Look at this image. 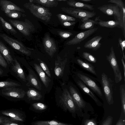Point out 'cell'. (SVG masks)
Segmentation results:
<instances>
[{"label": "cell", "mask_w": 125, "mask_h": 125, "mask_svg": "<svg viewBox=\"0 0 125 125\" xmlns=\"http://www.w3.org/2000/svg\"><path fill=\"white\" fill-rule=\"evenodd\" d=\"M23 6L34 16L42 21L48 22L51 19L52 14L47 8L32 2L26 3Z\"/></svg>", "instance_id": "cell-1"}, {"label": "cell", "mask_w": 125, "mask_h": 125, "mask_svg": "<svg viewBox=\"0 0 125 125\" xmlns=\"http://www.w3.org/2000/svg\"><path fill=\"white\" fill-rule=\"evenodd\" d=\"M10 22L20 32L25 36H28L35 30L34 25L27 19L24 21L9 19Z\"/></svg>", "instance_id": "cell-2"}, {"label": "cell", "mask_w": 125, "mask_h": 125, "mask_svg": "<svg viewBox=\"0 0 125 125\" xmlns=\"http://www.w3.org/2000/svg\"><path fill=\"white\" fill-rule=\"evenodd\" d=\"M101 82L107 103L109 105L113 104L114 101L111 80L105 73H103L101 75Z\"/></svg>", "instance_id": "cell-3"}, {"label": "cell", "mask_w": 125, "mask_h": 125, "mask_svg": "<svg viewBox=\"0 0 125 125\" xmlns=\"http://www.w3.org/2000/svg\"><path fill=\"white\" fill-rule=\"evenodd\" d=\"M0 36L13 49L26 56H29L31 54V50H33L32 49L26 47L21 42L5 34H0Z\"/></svg>", "instance_id": "cell-4"}, {"label": "cell", "mask_w": 125, "mask_h": 125, "mask_svg": "<svg viewBox=\"0 0 125 125\" xmlns=\"http://www.w3.org/2000/svg\"><path fill=\"white\" fill-rule=\"evenodd\" d=\"M1 96L5 98L13 99L23 98L26 96V92L20 87H13L0 89Z\"/></svg>", "instance_id": "cell-5"}, {"label": "cell", "mask_w": 125, "mask_h": 125, "mask_svg": "<svg viewBox=\"0 0 125 125\" xmlns=\"http://www.w3.org/2000/svg\"><path fill=\"white\" fill-rule=\"evenodd\" d=\"M60 101L65 110H68L72 114H75L78 109L70 93L67 89L64 90L60 96Z\"/></svg>", "instance_id": "cell-6"}, {"label": "cell", "mask_w": 125, "mask_h": 125, "mask_svg": "<svg viewBox=\"0 0 125 125\" xmlns=\"http://www.w3.org/2000/svg\"><path fill=\"white\" fill-rule=\"evenodd\" d=\"M106 58L113 69L115 82L118 83L122 80V77L113 46L111 47L110 54L106 55Z\"/></svg>", "instance_id": "cell-7"}, {"label": "cell", "mask_w": 125, "mask_h": 125, "mask_svg": "<svg viewBox=\"0 0 125 125\" xmlns=\"http://www.w3.org/2000/svg\"><path fill=\"white\" fill-rule=\"evenodd\" d=\"M61 9L66 13L81 20L85 18L89 19L94 17L96 14L94 11L91 12L75 8L63 7L61 8Z\"/></svg>", "instance_id": "cell-8"}, {"label": "cell", "mask_w": 125, "mask_h": 125, "mask_svg": "<svg viewBox=\"0 0 125 125\" xmlns=\"http://www.w3.org/2000/svg\"><path fill=\"white\" fill-rule=\"evenodd\" d=\"M9 72L19 81L26 83V79L24 71L19 61L15 57L14 61L9 65Z\"/></svg>", "instance_id": "cell-9"}, {"label": "cell", "mask_w": 125, "mask_h": 125, "mask_svg": "<svg viewBox=\"0 0 125 125\" xmlns=\"http://www.w3.org/2000/svg\"><path fill=\"white\" fill-rule=\"evenodd\" d=\"M119 7L116 4H110L103 5L98 7L97 9L108 15L115 16L117 17V21L119 22L121 20L122 17Z\"/></svg>", "instance_id": "cell-10"}, {"label": "cell", "mask_w": 125, "mask_h": 125, "mask_svg": "<svg viewBox=\"0 0 125 125\" xmlns=\"http://www.w3.org/2000/svg\"><path fill=\"white\" fill-rule=\"evenodd\" d=\"M98 28H93L81 32L75 37L67 42L66 44L68 45H74L80 44L81 42L94 34L98 30Z\"/></svg>", "instance_id": "cell-11"}, {"label": "cell", "mask_w": 125, "mask_h": 125, "mask_svg": "<svg viewBox=\"0 0 125 125\" xmlns=\"http://www.w3.org/2000/svg\"><path fill=\"white\" fill-rule=\"evenodd\" d=\"M43 44L46 52L52 57L57 49L54 40L49 35L46 34L43 39Z\"/></svg>", "instance_id": "cell-12"}, {"label": "cell", "mask_w": 125, "mask_h": 125, "mask_svg": "<svg viewBox=\"0 0 125 125\" xmlns=\"http://www.w3.org/2000/svg\"><path fill=\"white\" fill-rule=\"evenodd\" d=\"M77 75L80 79L85 85L90 88L99 96H102V93L100 88L94 81L83 74L78 73Z\"/></svg>", "instance_id": "cell-13"}, {"label": "cell", "mask_w": 125, "mask_h": 125, "mask_svg": "<svg viewBox=\"0 0 125 125\" xmlns=\"http://www.w3.org/2000/svg\"><path fill=\"white\" fill-rule=\"evenodd\" d=\"M70 93L78 110H82L86 106V103L77 90L70 86L69 87Z\"/></svg>", "instance_id": "cell-14"}, {"label": "cell", "mask_w": 125, "mask_h": 125, "mask_svg": "<svg viewBox=\"0 0 125 125\" xmlns=\"http://www.w3.org/2000/svg\"><path fill=\"white\" fill-rule=\"evenodd\" d=\"M0 7L2 10L4 12L8 11H15L25 12L24 10L21 8L10 1L0 0Z\"/></svg>", "instance_id": "cell-15"}, {"label": "cell", "mask_w": 125, "mask_h": 125, "mask_svg": "<svg viewBox=\"0 0 125 125\" xmlns=\"http://www.w3.org/2000/svg\"><path fill=\"white\" fill-rule=\"evenodd\" d=\"M67 62V58L62 59L60 57L58 56L57 60L55 61L54 69L55 74L57 77L62 75Z\"/></svg>", "instance_id": "cell-16"}, {"label": "cell", "mask_w": 125, "mask_h": 125, "mask_svg": "<svg viewBox=\"0 0 125 125\" xmlns=\"http://www.w3.org/2000/svg\"><path fill=\"white\" fill-rule=\"evenodd\" d=\"M102 38V37L100 35L95 36L86 42L84 47L86 48L96 51L101 46V44L100 41Z\"/></svg>", "instance_id": "cell-17"}, {"label": "cell", "mask_w": 125, "mask_h": 125, "mask_svg": "<svg viewBox=\"0 0 125 125\" xmlns=\"http://www.w3.org/2000/svg\"><path fill=\"white\" fill-rule=\"evenodd\" d=\"M0 52L9 66L14 61L15 57L12 56L9 49L0 40Z\"/></svg>", "instance_id": "cell-18"}, {"label": "cell", "mask_w": 125, "mask_h": 125, "mask_svg": "<svg viewBox=\"0 0 125 125\" xmlns=\"http://www.w3.org/2000/svg\"><path fill=\"white\" fill-rule=\"evenodd\" d=\"M77 83L79 87L85 93L90 97L94 101L96 104L99 106H102V103L98 98L82 81L78 80Z\"/></svg>", "instance_id": "cell-19"}, {"label": "cell", "mask_w": 125, "mask_h": 125, "mask_svg": "<svg viewBox=\"0 0 125 125\" xmlns=\"http://www.w3.org/2000/svg\"><path fill=\"white\" fill-rule=\"evenodd\" d=\"M31 69H29V74L26 78L27 82L26 85H32L39 90H41V85L35 75Z\"/></svg>", "instance_id": "cell-20"}, {"label": "cell", "mask_w": 125, "mask_h": 125, "mask_svg": "<svg viewBox=\"0 0 125 125\" xmlns=\"http://www.w3.org/2000/svg\"><path fill=\"white\" fill-rule=\"evenodd\" d=\"M95 20L96 21V24H98L101 26L103 27L113 28L120 25V22L117 20L104 21L99 18V16L96 17Z\"/></svg>", "instance_id": "cell-21"}, {"label": "cell", "mask_w": 125, "mask_h": 125, "mask_svg": "<svg viewBox=\"0 0 125 125\" xmlns=\"http://www.w3.org/2000/svg\"><path fill=\"white\" fill-rule=\"evenodd\" d=\"M67 3L69 6L76 8L81 9H85L93 10H94V6L76 1L74 0H69L67 1Z\"/></svg>", "instance_id": "cell-22"}, {"label": "cell", "mask_w": 125, "mask_h": 125, "mask_svg": "<svg viewBox=\"0 0 125 125\" xmlns=\"http://www.w3.org/2000/svg\"><path fill=\"white\" fill-rule=\"evenodd\" d=\"M21 84L19 82L8 78L0 81V89L10 87H20Z\"/></svg>", "instance_id": "cell-23"}, {"label": "cell", "mask_w": 125, "mask_h": 125, "mask_svg": "<svg viewBox=\"0 0 125 125\" xmlns=\"http://www.w3.org/2000/svg\"><path fill=\"white\" fill-rule=\"evenodd\" d=\"M34 68L39 74L43 84L46 87H47L51 81L50 79L46 75L44 71L39 65L34 64Z\"/></svg>", "instance_id": "cell-24"}, {"label": "cell", "mask_w": 125, "mask_h": 125, "mask_svg": "<svg viewBox=\"0 0 125 125\" xmlns=\"http://www.w3.org/2000/svg\"><path fill=\"white\" fill-rule=\"evenodd\" d=\"M32 2L48 8L56 7L58 4L57 0H33Z\"/></svg>", "instance_id": "cell-25"}, {"label": "cell", "mask_w": 125, "mask_h": 125, "mask_svg": "<svg viewBox=\"0 0 125 125\" xmlns=\"http://www.w3.org/2000/svg\"><path fill=\"white\" fill-rule=\"evenodd\" d=\"M2 114L10 117L11 120L22 122L23 119L21 115L18 112L12 111H3Z\"/></svg>", "instance_id": "cell-26"}, {"label": "cell", "mask_w": 125, "mask_h": 125, "mask_svg": "<svg viewBox=\"0 0 125 125\" xmlns=\"http://www.w3.org/2000/svg\"><path fill=\"white\" fill-rule=\"evenodd\" d=\"M82 22L80 25L79 28L81 30L90 29L93 28L94 25L96 24V21L94 20L85 18L81 20Z\"/></svg>", "instance_id": "cell-27"}, {"label": "cell", "mask_w": 125, "mask_h": 125, "mask_svg": "<svg viewBox=\"0 0 125 125\" xmlns=\"http://www.w3.org/2000/svg\"><path fill=\"white\" fill-rule=\"evenodd\" d=\"M26 95L28 98L33 100H39L42 97L40 92L33 88H29L26 92Z\"/></svg>", "instance_id": "cell-28"}, {"label": "cell", "mask_w": 125, "mask_h": 125, "mask_svg": "<svg viewBox=\"0 0 125 125\" xmlns=\"http://www.w3.org/2000/svg\"><path fill=\"white\" fill-rule=\"evenodd\" d=\"M33 125H73V124L59 122L55 120L36 121L33 123Z\"/></svg>", "instance_id": "cell-29"}, {"label": "cell", "mask_w": 125, "mask_h": 125, "mask_svg": "<svg viewBox=\"0 0 125 125\" xmlns=\"http://www.w3.org/2000/svg\"><path fill=\"white\" fill-rule=\"evenodd\" d=\"M77 61L78 64L83 68L93 74L96 75L94 67L92 64L85 62L79 59L77 60Z\"/></svg>", "instance_id": "cell-30"}, {"label": "cell", "mask_w": 125, "mask_h": 125, "mask_svg": "<svg viewBox=\"0 0 125 125\" xmlns=\"http://www.w3.org/2000/svg\"><path fill=\"white\" fill-rule=\"evenodd\" d=\"M108 2L113 3L118 5L122 10L123 12V27L124 32L125 30V7L123 1L121 0H110Z\"/></svg>", "instance_id": "cell-31"}, {"label": "cell", "mask_w": 125, "mask_h": 125, "mask_svg": "<svg viewBox=\"0 0 125 125\" xmlns=\"http://www.w3.org/2000/svg\"><path fill=\"white\" fill-rule=\"evenodd\" d=\"M120 97L122 108L124 115H125V85H120L119 88Z\"/></svg>", "instance_id": "cell-32"}, {"label": "cell", "mask_w": 125, "mask_h": 125, "mask_svg": "<svg viewBox=\"0 0 125 125\" xmlns=\"http://www.w3.org/2000/svg\"><path fill=\"white\" fill-rule=\"evenodd\" d=\"M0 21L2 26L6 30L13 34L17 33L16 31L12 26L1 16H0Z\"/></svg>", "instance_id": "cell-33"}, {"label": "cell", "mask_w": 125, "mask_h": 125, "mask_svg": "<svg viewBox=\"0 0 125 125\" xmlns=\"http://www.w3.org/2000/svg\"><path fill=\"white\" fill-rule=\"evenodd\" d=\"M58 19L61 22L63 21H75L76 19L73 17L61 13L57 15Z\"/></svg>", "instance_id": "cell-34"}, {"label": "cell", "mask_w": 125, "mask_h": 125, "mask_svg": "<svg viewBox=\"0 0 125 125\" xmlns=\"http://www.w3.org/2000/svg\"><path fill=\"white\" fill-rule=\"evenodd\" d=\"M4 12L7 16L12 18H19L22 15L21 12L15 11H8Z\"/></svg>", "instance_id": "cell-35"}, {"label": "cell", "mask_w": 125, "mask_h": 125, "mask_svg": "<svg viewBox=\"0 0 125 125\" xmlns=\"http://www.w3.org/2000/svg\"><path fill=\"white\" fill-rule=\"evenodd\" d=\"M40 64V66L43 70L45 72L48 76L51 78V75L50 71L46 64L43 61L39 58L37 59Z\"/></svg>", "instance_id": "cell-36"}, {"label": "cell", "mask_w": 125, "mask_h": 125, "mask_svg": "<svg viewBox=\"0 0 125 125\" xmlns=\"http://www.w3.org/2000/svg\"><path fill=\"white\" fill-rule=\"evenodd\" d=\"M82 56L84 58L90 62L95 63L96 62V58L89 53L83 52L82 54Z\"/></svg>", "instance_id": "cell-37"}, {"label": "cell", "mask_w": 125, "mask_h": 125, "mask_svg": "<svg viewBox=\"0 0 125 125\" xmlns=\"http://www.w3.org/2000/svg\"><path fill=\"white\" fill-rule=\"evenodd\" d=\"M0 66L9 72V67L6 60L0 52Z\"/></svg>", "instance_id": "cell-38"}, {"label": "cell", "mask_w": 125, "mask_h": 125, "mask_svg": "<svg viewBox=\"0 0 125 125\" xmlns=\"http://www.w3.org/2000/svg\"><path fill=\"white\" fill-rule=\"evenodd\" d=\"M32 105L34 109L37 110H43L47 108V106L46 105L41 103H33L32 104Z\"/></svg>", "instance_id": "cell-39"}, {"label": "cell", "mask_w": 125, "mask_h": 125, "mask_svg": "<svg viewBox=\"0 0 125 125\" xmlns=\"http://www.w3.org/2000/svg\"><path fill=\"white\" fill-rule=\"evenodd\" d=\"M57 32L61 37L64 39L68 38L73 35L72 33L67 31H58Z\"/></svg>", "instance_id": "cell-40"}, {"label": "cell", "mask_w": 125, "mask_h": 125, "mask_svg": "<svg viewBox=\"0 0 125 125\" xmlns=\"http://www.w3.org/2000/svg\"><path fill=\"white\" fill-rule=\"evenodd\" d=\"M113 120L112 117L108 116L102 123L101 125H112Z\"/></svg>", "instance_id": "cell-41"}, {"label": "cell", "mask_w": 125, "mask_h": 125, "mask_svg": "<svg viewBox=\"0 0 125 125\" xmlns=\"http://www.w3.org/2000/svg\"><path fill=\"white\" fill-rule=\"evenodd\" d=\"M118 41L122 48V51L123 54V58L124 60L125 59V57L124 53V51L125 49V41L123 40L121 38L118 39Z\"/></svg>", "instance_id": "cell-42"}, {"label": "cell", "mask_w": 125, "mask_h": 125, "mask_svg": "<svg viewBox=\"0 0 125 125\" xmlns=\"http://www.w3.org/2000/svg\"><path fill=\"white\" fill-rule=\"evenodd\" d=\"M83 125H97V124L94 119H91L85 120Z\"/></svg>", "instance_id": "cell-43"}, {"label": "cell", "mask_w": 125, "mask_h": 125, "mask_svg": "<svg viewBox=\"0 0 125 125\" xmlns=\"http://www.w3.org/2000/svg\"><path fill=\"white\" fill-rule=\"evenodd\" d=\"M8 73L7 71L0 67V77L8 76Z\"/></svg>", "instance_id": "cell-44"}, {"label": "cell", "mask_w": 125, "mask_h": 125, "mask_svg": "<svg viewBox=\"0 0 125 125\" xmlns=\"http://www.w3.org/2000/svg\"><path fill=\"white\" fill-rule=\"evenodd\" d=\"M62 24L65 26H70L74 25L76 23L75 21H63L61 22Z\"/></svg>", "instance_id": "cell-45"}, {"label": "cell", "mask_w": 125, "mask_h": 125, "mask_svg": "<svg viewBox=\"0 0 125 125\" xmlns=\"http://www.w3.org/2000/svg\"><path fill=\"white\" fill-rule=\"evenodd\" d=\"M2 125H20L13 123L8 119L6 118Z\"/></svg>", "instance_id": "cell-46"}, {"label": "cell", "mask_w": 125, "mask_h": 125, "mask_svg": "<svg viewBox=\"0 0 125 125\" xmlns=\"http://www.w3.org/2000/svg\"><path fill=\"white\" fill-rule=\"evenodd\" d=\"M115 125H125V121L124 120L121 119L119 120Z\"/></svg>", "instance_id": "cell-47"}, {"label": "cell", "mask_w": 125, "mask_h": 125, "mask_svg": "<svg viewBox=\"0 0 125 125\" xmlns=\"http://www.w3.org/2000/svg\"><path fill=\"white\" fill-rule=\"evenodd\" d=\"M121 60L122 61V63L123 69L124 71V81H125V63L124 61V58L123 57H122L121 59Z\"/></svg>", "instance_id": "cell-48"}, {"label": "cell", "mask_w": 125, "mask_h": 125, "mask_svg": "<svg viewBox=\"0 0 125 125\" xmlns=\"http://www.w3.org/2000/svg\"><path fill=\"white\" fill-rule=\"evenodd\" d=\"M5 118L0 116V124L2 125L3 124Z\"/></svg>", "instance_id": "cell-49"}, {"label": "cell", "mask_w": 125, "mask_h": 125, "mask_svg": "<svg viewBox=\"0 0 125 125\" xmlns=\"http://www.w3.org/2000/svg\"><path fill=\"white\" fill-rule=\"evenodd\" d=\"M80 1L85 2H88L92 1V0H80Z\"/></svg>", "instance_id": "cell-50"}, {"label": "cell", "mask_w": 125, "mask_h": 125, "mask_svg": "<svg viewBox=\"0 0 125 125\" xmlns=\"http://www.w3.org/2000/svg\"><path fill=\"white\" fill-rule=\"evenodd\" d=\"M57 0L58 1H67V0Z\"/></svg>", "instance_id": "cell-51"}, {"label": "cell", "mask_w": 125, "mask_h": 125, "mask_svg": "<svg viewBox=\"0 0 125 125\" xmlns=\"http://www.w3.org/2000/svg\"><path fill=\"white\" fill-rule=\"evenodd\" d=\"M33 0H29V2H33Z\"/></svg>", "instance_id": "cell-52"}, {"label": "cell", "mask_w": 125, "mask_h": 125, "mask_svg": "<svg viewBox=\"0 0 125 125\" xmlns=\"http://www.w3.org/2000/svg\"><path fill=\"white\" fill-rule=\"evenodd\" d=\"M1 96V91L0 89V96Z\"/></svg>", "instance_id": "cell-53"}]
</instances>
